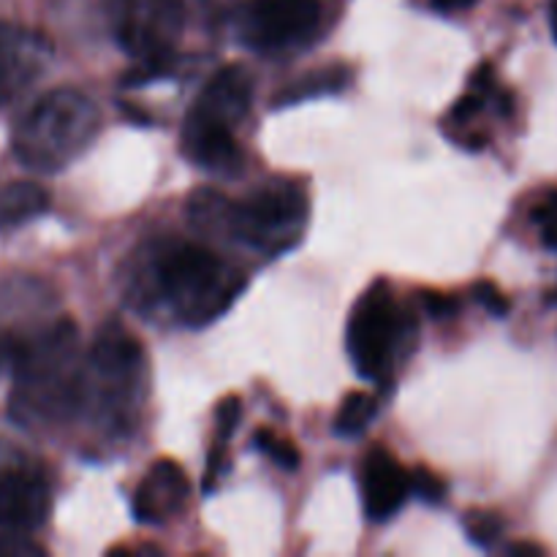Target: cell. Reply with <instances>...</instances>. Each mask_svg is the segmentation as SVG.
<instances>
[{"label": "cell", "mask_w": 557, "mask_h": 557, "mask_svg": "<svg viewBox=\"0 0 557 557\" xmlns=\"http://www.w3.org/2000/svg\"><path fill=\"white\" fill-rule=\"evenodd\" d=\"M79 335L74 321L63 319L30 341L14 343V392L11 417L22 424L58 422L85 397L79 368Z\"/></svg>", "instance_id": "cell-1"}, {"label": "cell", "mask_w": 557, "mask_h": 557, "mask_svg": "<svg viewBox=\"0 0 557 557\" xmlns=\"http://www.w3.org/2000/svg\"><path fill=\"white\" fill-rule=\"evenodd\" d=\"M101 131L96 101L76 87H54L25 109L11 134V147L30 172L54 174L74 163Z\"/></svg>", "instance_id": "cell-2"}, {"label": "cell", "mask_w": 557, "mask_h": 557, "mask_svg": "<svg viewBox=\"0 0 557 557\" xmlns=\"http://www.w3.org/2000/svg\"><path fill=\"white\" fill-rule=\"evenodd\" d=\"M152 294L163 299L185 324H207L232 308L243 292V277L210 248L172 239L152 250L147 264Z\"/></svg>", "instance_id": "cell-3"}, {"label": "cell", "mask_w": 557, "mask_h": 557, "mask_svg": "<svg viewBox=\"0 0 557 557\" xmlns=\"http://www.w3.org/2000/svg\"><path fill=\"white\" fill-rule=\"evenodd\" d=\"M305 196L294 185H270L234 201L228 237L270 253L292 248L305 223Z\"/></svg>", "instance_id": "cell-4"}, {"label": "cell", "mask_w": 557, "mask_h": 557, "mask_svg": "<svg viewBox=\"0 0 557 557\" xmlns=\"http://www.w3.org/2000/svg\"><path fill=\"white\" fill-rule=\"evenodd\" d=\"M406 313L397 308L384 281L362 294L346 332L348 357L362 379H384L386 370L392 368V351L406 332Z\"/></svg>", "instance_id": "cell-5"}, {"label": "cell", "mask_w": 557, "mask_h": 557, "mask_svg": "<svg viewBox=\"0 0 557 557\" xmlns=\"http://www.w3.org/2000/svg\"><path fill=\"white\" fill-rule=\"evenodd\" d=\"M52 63V41L41 30L0 22V109L20 101Z\"/></svg>", "instance_id": "cell-6"}, {"label": "cell", "mask_w": 557, "mask_h": 557, "mask_svg": "<svg viewBox=\"0 0 557 557\" xmlns=\"http://www.w3.org/2000/svg\"><path fill=\"white\" fill-rule=\"evenodd\" d=\"M180 20V0H128L120 22V41L139 63L169 65Z\"/></svg>", "instance_id": "cell-7"}, {"label": "cell", "mask_w": 557, "mask_h": 557, "mask_svg": "<svg viewBox=\"0 0 557 557\" xmlns=\"http://www.w3.org/2000/svg\"><path fill=\"white\" fill-rule=\"evenodd\" d=\"M321 0H253L245 16V38L256 49H283L313 36Z\"/></svg>", "instance_id": "cell-8"}, {"label": "cell", "mask_w": 557, "mask_h": 557, "mask_svg": "<svg viewBox=\"0 0 557 557\" xmlns=\"http://www.w3.org/2000/svg\"><path fill=\"white\" fill-rule=\"evenodd\" d=\"M52 493L41 473L0 468V531L30 533L49 520Z\"/></svg>", "instance_id": "cell-9"}, {"label": "cell", "mask_w": 557, "mask_h": 557, "mask_svg": "<svg viewBox=\"0 0 557 557\" xmlns=\"http://www.w3.org/2000/svg\"><path fill=\"white\" fill-rule=\"evenodd\" d=\"M250 101H253V74L243 65H226L207 82L199 101L190 107L185 120L234 128V123L248 114Z\"/></svg>", "instance_id": "cell-10"}, {"label": "cell", "mask_w": 557, "mask_h": 557, "mask_svg": "<svg viewBox=\"0 0 557 557\" xmlns=\"http://www.w3.org/2000/svg\"><path fill=\"white\" fill-rule=\"evenodd\" d=\"M411 495V476L384 449H373L362 466V504L373 522H386L406 506Z\"/></svg>", "instance_id": "cell-11"}, {"label": "cell", "mask_w": 557, "mask_h": 557, "mask_svg": "<svg viewBox=\"0 0 557 557\" xmlns=\"http://www.w3.org/2000/svg\"><path fill=\"white\" fill-rule=\"evenodd\" d=\"M190 484L183 468L172 460H158L134 495V515L147 525L172 520L188 500Z\"/></svg>", "instance_id": "cell-12"}, {"label": "cell", "mask_w": 557, "mask_h": 557, "mask_svg": "<svg viewBox=\"0 0 557 557\" xmlns=\"http://www.w3.org/2000/svg\"><path fill=\"white\" fill-rule=\"evenodd\" d=\"M92 373L109 384L134 381L141 368V346L134 335L123 330L117 321L101 326L90 346Z\"/></svg>", "instance_id": "cell-13"}, {"label": "cell", "mask_w": 557, "mask_h": 557, "mask_svg": "<svg viewBox=\"0 0 557 557\" xmlns=\"http://www.w3.org/2000/svg\"><path fill=\"white\" fill-rule=\"evenodd\" d=\"M183 147L190 161L199 163L201 169H212V172H226V169H232L239 161V147L237 139H234V128L185 120Z\"/></svg>", "instance_id": "cell-14"}, {"label": "cell", "mask_w": 557, "mask_h": 557, "mask_svg": "<svg viewBox=\"0 0 557 557\" xmlns=\"http://www.w3.org/2000/svg\"><path fill=\"white\" fill-rule=\"evenodd\" d=\"M49 207V194L36 183H11L0 188V228L20 226L44 215Z\"/></svg>", "instance_id": "cell-15"}, {"label": "cell", "mask_w": 557, "mask_h": 557, "mask_svg": "<svg viewBox=\"0 0 557 557\" xmlns=\"http://www.w3.org/2000/svg\"><path fill=\"white\" fill-rule=\"evenodd\" d=\"M348 69L346 65H326V69H315L310 74L299 76L292 87H286L283 92H277L275 107H288V103L308 101L315 96H332V92H341L343 87H348Z\"/></svg>", "instance_id": "cell-16"}, {"label": "cell", "mask_w": 557, "mask_h": 557, "mask_svg": "<svg viewBox=\"0 0 557 557\" xmlns=\"http://www.w3.org/2000/svg\"><path fill=\"white\" fill-rule=\"evenodd\" d=\"M234 199L223 196L215 188L196 190L188 199V221L205 234H226L228 237V215H232Z\"/></svg>", "instance_id": "cell-17"}, {"label": "cell", "mask_w": 557, "mask_h": 557, "mask_svg": "<svg viewBox=\"0 0 557 557\" xmlns=\"http://www.w3.org/2000/svg\"><path fill=\"white\" fill-rule=\"evenodd\" d=\"M375 411H379V406H375V400L368 395V392H351V395H346V400H343L341 411H337L335 433L337 435L364 433V428L375 419Z\"/></svg>", "instance_id": "cell-18"}, {"label": "cell", "mask_w": 557, "mask_h": 557, "mask_svg": "<svg viewBox=\"0 0 557 557\" xmlns=\"http://www.w3.org/2000/svg\"><path fill=\"white\" fill-rule=\"evenodd\" d=\"M466 533L476 547L490 549L498 542L500 533H504V520L493 515V511H471L466 517Z\"/></svg>", "instance_id": "cell-19"}, {"label": "cell", "mask_w": 557, "mask_h": 557, "mask_svg": "<svg viewBox=\"0 0 557 557\" xmlns=\"http://www.w3.org/2000/svg\"><path fill=\"white\" fill-rule=\"evenodd\" d=\"M253 441L272 462H277V466L286 468V471H294V468L299 466V451L294 449L292 441L281 438V435H275L272 430H259Z\"/></svg>", "instance_id": "cell-20"}, {"label": "cell", "mask_w": 557, "mask_h": 557, "mask_svg": "<svg viewBox=\"0 0 557 557\" xmlns=\"http://www.w3.org/2000/svg\"><path fill=\"white\" fill-rule=\"evenodd\" d=\"M411 495L424 504H441L446 498V482L428 468H419L411 473Z\"/></svg>", "instance_id": "cell-21"}, {"label": "cell", "mask_w": 557, "mask_h": 557, "mask_svg": "<svg viewBox=\"0 0 557 557\" xmlns=\"http://www.w3.org/2000/svg\"><path fill=\"white\" fill-rule=\"evenodd\" d=\"M473 297H476L479 305H482L490 315H495V319H504V315H509L511 302L504 297V294H500V288L495 286L493 281H479L476 286H473Z\"/></svg>", "instance_id": "cell-22"}, {"label": "cell", "mask_w": 557, "mask_h": 557, "mask_svg": "<svg viewBox=\"0 0 557 557\" xmlns=\"http://www.w3.org/2000/svg\"><path fill=\"white\" fill-rule=\"evenodd\" d=\"M533 221L542 226V239L549 250H557V194H549L533 210Z\"/></svg>", "instance_id": "cell-23"}, {"label": "cell", "mask_w": 557, "mask_h": 557, "mask_svg": "<svg viewBox=\"0 0 557 557\" xmlns=\"http://www.w3.org/2000/svg\"><path fill=\"white\" fill-rule=\"evenodd\" d=\"M239 417H243V403H239V397H226V400L218 406L215 428H218V438H221V444H226V441L232 438V433L239 424Z\"/></svg>", "instance_id": "cell-24"}, {"label": "cell", "mask_w": 557, "mask_h": 557, "mask_svg": "<svg viewBox=\"0 0 557 557\" xmlns=\"http://www.w3.org/2000/svg\"><path fill=\"white\" fill-rule=\"evenodd\" d=\"M422 302H424V310H428L433 319H446V315L460 310V302H457V299L444 297V294H435V292H424Z\"/></svg>", "instance_id": "cell-25"}, {"label": "cell", "mask_w": 557, "mask_h": 557, "mask_svg": "<svg viewBox=\"0 0 557 557\" xmlns=\"http://www.w3.org/2000/svg\"><path fill=\"white\" fill-rule=\"evenodd\" d=\"M482 107H484V92L471 90V92H466V96H462L455 107H451V117L460 120V123H466V120L476 117V114L482 112Z\"/></svg>", "instance_id": "cell-26"}, {"label": "cell", "mask_w": 557, "mask_h": 557, "mask_svg": "<svg viewBox=\"0 0 557 557\" xmlns=\"http://www.w3.org/2000/svg\"><path fill=\"white\" fill-rule=\"evenodd\" d=\"M22 533H9V536H0V555H27L38 553V547L22 542Z\"/></svg>", "instance_id": "cell-27"}, {"label": "cell", "mask_w": 557, "mask_h": 557, "mask_svg": "<svg viewBox=\"0 0 557 557\" xmlns=\"http://www.w3.org/2000/svg\"><path fill=\"white\" fill-rule=\"evenodd\" d=\"M471 90H479V92L493 90V65L490 63L479 65V71L473 74V79H471Z\"/></svg>", "instance_id": "cell-28"}, {"label": "cell", "mask_w": 557, "mask_h": 557, "mask_svg": "<svg viewBox=\"0 0 557 557\" xmlns=\"http://www.w3.org/2000/svg\"><path fill=\"white\" fill-rule=\"evenodd\" d=\"M509 555H517V557H542L544 555V547H539V544H531V542H520V544H511L509 549H506Z\"/></svg>", "instance_id": "cell-29"}, {"label": "cell", "mask_w": 557, "mask_h": 557, "mask_svg": "<svg viewBox=\"0 0 557 557\" xmlns=\"http://www.w3.org/2000/svg\"><path fill=\"white\" fill-rule=\"evenodd\" d=\"M476 0H433V5L438 11H462V9H471Z\"/></svg>", "instance_id": "cell-30"}, {"label": "cell", "mask_w": 557, "mask_h": 557, "mask_svg": "<svg viewBox=\"0 0 557 557\" xmlns=\"http://www.w3.org/2000/svg\"><path fill=\"white\" fill-rule=\"evenodd\" d=\"M549 25H553V36L557 41V0H553V5H549Z\"/></svg>", "instance_id": "cell-31"}, {"label": "cell", "mask_w": 557, "mask_h": 557, "mask_svg": "<svg viewBox=\"0 0 557 557\" xmlns=\"http://www.w3.org/2000/svg\"><path fill=\"white\" fill-rule=\"evenodd\" d=\"M549 305H557V288L553 294H549Z\"/></svg>", "instance_id": "cell-32"}]
</instances>
